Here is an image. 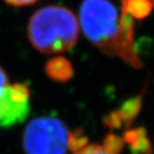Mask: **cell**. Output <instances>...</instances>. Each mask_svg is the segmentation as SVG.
I'll return each mask as SVG.
<instances>
[{
  "mask_svg": "<svg viewBox=\"0 0 154 154\" xmlns=\"http://www.w3.org/2000/svg\"><path fill=\"white\" fill-rule=\"evenodd\" d=\"M78 22L88 40L103 53L120 57L134 67H141L134 47L133 22L128 13L121 15L109 0H84Z\"/></svg>",
  "mask_w": 154,
  "mask_h": 154,
  "instance_id": "obj_1",
  "label": "cell"
},
{
  "mask_svg": "<svg viewBox=\"0 0 154 154\" xmlns=\"http://www.w3.org/2000/svg\"><path fill=\"white\" fill-rule=\"evenodd\" d=\"M79 22L70 9L49 5L32 14L27 26V35L34 49L42 54L66 51L76 44Z\"/></svg>",
  "mask_w": 154,
  "mask_h": 154,
  "instance_id": "obj_2",
  "label": "cell"
},
{
  "mask_svg": "<svg viewBox=\"0 0 154 154\" xmlns=\"http://www.w3.org/2000/svg\"><path fill=\"white\" fill-rule=\"evenodd\" d=\"M86 144L84 137H78L56 118L41 117L27 125L24 134V148L27 154H66Z\"/></svg>",
  "mask_w": 154,
  "mask_h": 154,
  "instance_id": "obj_3",
  "label": "cell"
},
{
  "mask_svg": "<svg viewBox=\"0 0 154 154\" xmlns=\"http://www.w3.org/2000/svg\"><path fill=\"white\" fill-rule=\"evenodd\" d=\"M28 87L24 84L8 85L0 94V128L23 122L30 111Z\"/></svg>",
  "mask_w": 154,
  "mask_h": 154,
  "instance_id": "obj_4",
  "label": "cell"
},
{
  "mask_svg": "<svg viewBox=\"0 0 154 154\" xmlns=\"http://www.w3.org/2000/svg\"><path fill=\"white\" fill-rule=\"evenodd\" d=\"M46 73L51 79L57 82H65L72 75L71 63L64 58H53L46 64Z\"/></svg>",
  "mask_w": 154,
  "mask_h": 154,
  "instance_id": "obj_5",
  "label": "cell"
},
{
  "mask_svg": "<svg viewBox=\"0 0 154 154\" xmlns=\"http://www.w3.org/2000/svg\"><path fill=\"white\" fill-rule=\"evenodd\" d=\"M119 149L120 141L116 137H109L104 144H85L74 154H118Z\"/></svg>",
  "mask_w": 154,
  "mask_h": 154,
  "instance_id": "obj_6",
  "label": "cell"
},
{
  "mask_svg": "<svg viewBox=\"0 0 154 154\" xmlns=\"http://www.w3.org/2000/svg\"><path fill=\"white\" fill-rule=\"evenodd\" d=\"M5 2L13 7H24V5H30L38 2V0H5Z\"/></svg>",
  "mask_w": 154,
  "mask_h": 154,
  "instance_id": "obj_7",
  "label": "cell"
},
{
  "mask_svg": "<svg viewBox=\"0 0 154 154\" xmlns=\"http://www.w3.org/2000/svg\"><path fill=\"white\" fill-rule=\"evenodd\" d=\"M8 86V77L3 69L0 66V94L2 93V91L5 89V87Z\"/></svg>",
  "mask_w": 154,
  "mask_h": 154,
  "instance_id": "obj_8",
  "label": "cell"
},
{
  "mask_svg": "<svg viewBox=\"0 0 154 154\" xmlns=\"http://www.w3.org/2000/svg\"><path fill=\"white\" fill-rule=\"evenodd\" d=\"M147 1H149L150 5H151L152 7H154V0H147Z\"/></svg>",
  "mask_w": 154,
  "mask_h": 154,
  "instance_id": "obj_9",
  "label": "cell"
}]
</instances>
